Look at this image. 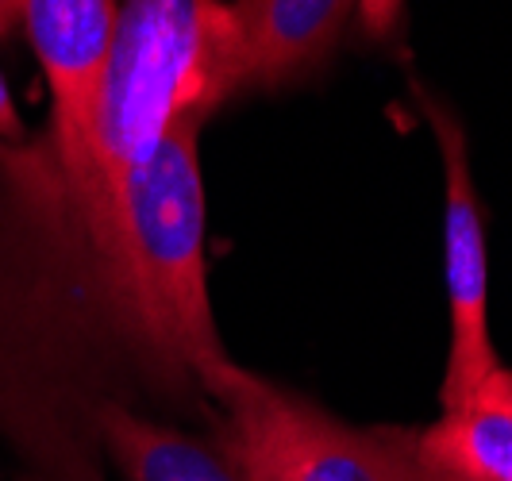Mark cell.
Returning a JSON list of instances; mask_svg holds the SVG:
<instances>
[{
  "mask_svg": "<svg viewBox=\"0 0 512 481\" xmlns=\"http://www.w3.org/2000/svg\"><path fill=\"white\" fill-rule=\"evenodd\" d=\"M416 101L428 116L443 158V278H447V370L439 385V401L462 408L474 401L482 381L501 366L489 335V258H486V216L470 181V154L459 116L436 97L416 89Z\"/></svg>",
  "mask_w": 512,
  "mask_h": 481,
  "instance_id": "obj_5",
  "label": "cell"
},
{
  "mask_svg": "<svg viewBox=\"0 0 512 481\" xmlns=\"http://www.w3.org/2000/svg\"><path fill=\"white\" fill-rule=\"evenodd\" d=\"M243 93V54L228 0H120L101 97L93 112V166L120 193L178 127Z\"/></svg>",
  "mask_w": 512,
  "mask_h": 481,
  "instance_id": "obj_2",
  "label": "cell"
},
{
  "mask_svg": "<svg viewBox=\"0 0 512 481\" xmlns=\"http://www.w3.org/2000/svg\"><path fill=\"white\" fill-rule=\"evenodd\" d=\"M20 8H24V0H0V43L16 31V24H20Z\"/></svg>",
  "mask_w": 512,
  "mask_h": 481,
  "instance_id": "obj_13",
  "label": "cell"
},
{
  "mask_svg": "<svg viewBox=\"0 0 512 481\" xmlns=\"http://www.w3.org/2000/svg\"><path fill=\"white\" fill-rule=\"evenodd\" d=\"M212 435L247 481H432L416 428H359L239 362L208 401Z\"/></svg>",
  "mask_w": 512,
  "mask_h": 481,
  "instance_id": "obj_4",
  "label": "cell"
},
{
  "mask_svg": "<svg viewBox=\"0 0 512 481\" xmlns=\"http://www.w3.org/2000/svg\"><path fill=\"white\" fill-rule=\"evenodd\" d=\"M474 397H478V401H489V405H497V408H505V412H512V370L509 366H497V370L482 381V389H478Z\"/></svg>",
  "mask_w": 512,
  "mask_h": 481,
  "instance_id": "obj_11",
  "label": "cell"
},
{
  "mask_svg": "<svg viewBox=\"0 0 512 481\" xmlns=\"http://www.w3.org/2000/svg\"><path fill=\"white\" fill-rule=\"evenodd\" d=\"M101 451L124 481H247L216 435L201 439L131 405L104 408Z\"/></svg>",
  "mask_w": 512,
  "mask_h": 481,
  "instance_id": "obj_8",
  "label": "cell"
},
{
  "mask_svg": "<svg viewBox=\"0 0 512 481\" xmlns=\"http://www.w3.org/2000/svg\"><path fill=\"white\" fill-rule=\"evenodd\" d=\"M197 139L201 124L166 135L162 147L120 181L116 201L147 316L208 405L235 362L224 351L208 297V208Z\"/></svg>",
  "mask_w": 512,
  "mask_h": 481,
  "instance_id": "obj_3",
  "label": "cell"
},
{
  "mask_svg": "<svg viewBox=\"0 0 512 481\" xmlns=\"http://www.w3.org/2000/svg\"><path fill=\"white\" fill-rule=\"evenodd\" d=\"M239 54L243 93L289 89L316 77L332 62L359 0H228Z\"/></svg>",
  "mask_w": 512,
  "mask_h": 481,
  "instance_id": "obj_7",
  "label": "cell"
},
{
  "mask_svg": "<svg viewBox=\"0 0 512 481\" xmlns=\"http://www.w3.org/2000/svg\"><path fill=\"white\" fill-rule=\"evenodd\" d=\"M416 458L432 481H512V412L470 401L416 428Z\"/></svg>",
  "mask_w": 512,
  "mask_h": 481,
  "instance_id": "obj_9",
  "label": "cell"
},
{
  "mask_svg": "<svg viewBox=\"0 0 512 481\" xmlns=\"http://www.w3.org/2000/svg\"><path fill=\"white\" fill-rule=\"evenodd\" d=\"M405 16V0H359L355 4V20H359L362 35L370 39H393Z\"/></svg>",
  "mask_w": 512,
  "mask_h": 481,
  "instance_id": "obj_10",
  "label": "cell"
},
{
  "mask_svg": "<svg viewBox=\"0 0 512 481\" xmlns=\"http://www.w3.org/2000/svg\"><path fill=\"white\" fill-rule=\"evenodd\" d=\"M120 0H24L20 27L51 89V135L66 166L101 178L93 166V112L101 97Z\"/></svg>",
  "mask_w": 512,
  "mask_h": 481,
  "instance_id": "obj_6",
  "label": "cell"
},
{
  "mask_svg": "<svg viewBox=\"0 0 512 481\" xmlns=\"http://www.w3.org/2000/svg\"><path fill=\"white\" fill-rule=\"evenodd\" d=\"M27 127L20 120V108L12 101V89H8V81L0 74V139H24Z\"/></svg>",
  "mask_w": 512,
  "mask_h": 481,
  "instance_id": "obj_12",
  "label": "cell"
},
{
  "mask_svg": "<svg viewBox=\"0 0 512 481\" xmlns=\"http://www.w3.org/2000/svg\"><path fill=\"white\" fill-rule=\"evenodd\" d=\"M108 405L208 416L147 316L112 189L66 166L51 127L0 139V443L16 481H108Z\"/></svg>",
  "mask_w": 512,
  "mask_h": 481,
  "instance_id": "obj_1",
  "label": "cell"
}]
</instances>
